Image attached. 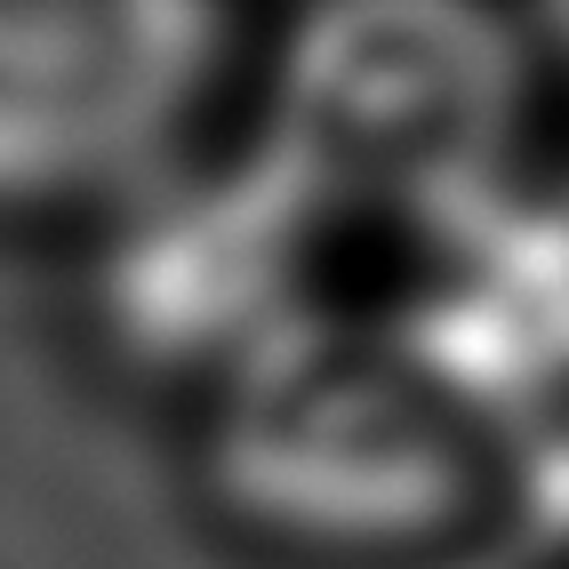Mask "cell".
<instances>
[{"label":"cell","mask_w":569,"mask_h":569,"mask_svg":"<svg viewBox=\"0 0 569 569\" xmlns=\"http://www.w3.org/2000/svg\"><path fill=\"white\" fill-rule=\"evenodd\" d=\"M201 489L297 561H409L489 513L506 441L386 321L321 313L209 386Z\"/></svg>","instance_id":"obj_1"},{"label":"cell","mask_w":569,"mask_h":569,"mask_svg":"<svg viewBox=\"0 0 569 569\" xmlns=\"http://www.w3.org/2000/svg\"><path fill=\"white\" fill-rule=\"evenodd\" d=\"M337 209L313 201L273 153H241L209 177H161L121 209L104 257V329L144 369L224 386L241 361L321 321V241Z\"/></svg>","instance_id":"obj_4"},{"label":"cell","mask_w":569,"mask_h":569,"mask_svg":"<svg viewBox=\"0 0 569 569\" xmlns=\"http://www.w3.org/2000/svg\"><path fill=\"white\" fill-rule=\"evenodd\" d=\"M426 273L393 306V337L506 449L569 409V209L513 184L417 224Z\"/></svg>","instance_id":"obj_5"},{"label":"cell","mask_w":569,"mask_h":569,"mask_svg":"<svg viewBox=\"0 0 569 569\" xmlns=\"http://www.w3.org/2000/svg\"><path fill=\"white\" fill-rule=\"evenodd\" d=\"M529 81V24L449 0H353L289 32L264 153L337 217L441 224L513 184Z\"/></svg>","instance_id":"obj_2"},{"label":"cell","mask_w":569,"mask_h":569,"mask_svg":"<svg viewBox=\"0 0 569 569\" xmlns=\"http://www.w3.org/2000/svg\"><path fill=\"white\" fill-rule=\"evenodd\" d=\"M233 17L184 0H0V217L129 209L224 89Z\"/></svg>","instance_id":"obj_3"},{"label":"cell","mask_w":569,"mask_h":569,"mask_svg":"<svg viewBox=\"0 0 569 569\" xmlns=\"http://www.w3.org/2000/svg\"><path fill=\"white\" fill-rule=\"evenodd\" d=\"M538 32H546V41H553V49H561V64H569V9H561V17H546V24H538Z\"/></svg>","instance_id":"obj_6"}]
</instances>
